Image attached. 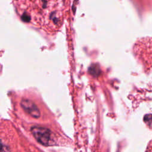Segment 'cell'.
Returning a JSON list of instances; mask_svg holds the SVG:
<instances>
[{
    "label": "cell",
    "instance_id": "1",
    "mask_svg": "<svg viewBox=\"0 0 152 152\" xmlns=\"http://www.w3.org/2000/svg\"><path fill=\"white\" fill-rule=\"evenodd\" d=\"M61 1H27L29 5L27 7L23 5L18 9L21 18L25 22H27L28 18L34 13L30 22L37 23L38 24L43 23L49 27L58 28L60 26L61 16L58 8L59 7Z\"/></svg>",
    "mask_w": 152,
    "mask_h": 152
},
{
    "label": "cell",
    "instance_id": "2",
    "mask_svg": "<svg viewBox=\"0 0 152 152\" xmlns=\"http://www.w3.org/2000/svg\"><path fill=\"white\" fill-rule=\"evenodd\" d=\"M31 132L40 144L44 145H48L51 137V132L49 129L40 126H34L31 127Z\"/></svg>",
    "mask_w": 152,
    "mask_h": 152
},
{
    "label": "cell",
    "instance_id": "4",
    "mask_svg": "<svg viewBox=\"0 0 152 152\" xmlns=\"http://www.w3.org/2000/svg\"><path fill=\"white\" fill-rule=\"evenodd\" d=\"M1 152H8V149L6 146H4L2 145L1 148Z\"/></svg>",
    "mask_w": 152,
    "mask_h": 152
},
{
    "label": "cell",
    "instance_id": "3",
    "mask_svg": "<svg viewBox=\"0 0 152 152\" xmlns=\"http://www.w3.org/2000/svg\"><path fill=\"white\" fill-rule=\"evenodd\" d=\"M23 110L31 116L38 118L40 116V112L37 105L31 100L28 99H23L20 103Z\"/></svg>",
    "mask_w": 152,
    "mask_h": 152
}]
</instances>
